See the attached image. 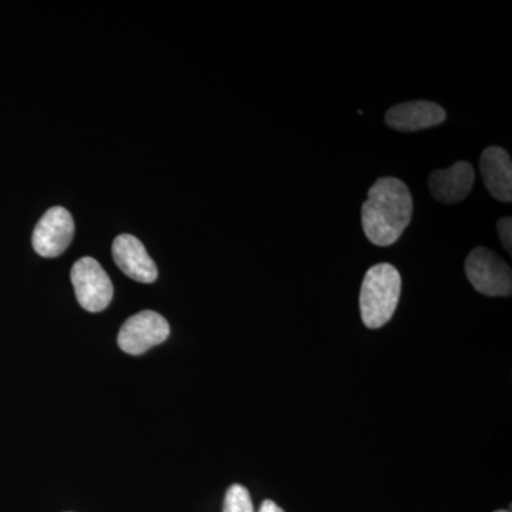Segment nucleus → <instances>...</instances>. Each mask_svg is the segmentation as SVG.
Here are the masks:
<instances>
[{
	"mask_svg": "<svg viewBox=\"0 0 512 512\" xmlns=\"http://www.w3.org/2000/svg\"><path fill=\"white\" fill-rule=\"evenodd\" d=\"M476 174L466 161L451 165L447 170H437L430 175L431 194L443 204H457L470 194Z\"/></svg>",
	"mask_w": 512,
	"mask_h": 512,
	"instance_id": "obj_9",
	"label": "nucleus"
},
{
	"mask_svg": "<svg viewBox=\"0 0 512 512\" xmlns=\"http://www.w3.org/2000/svg\"><path fill=\"white\" fill-rule=\"evenodd\" d=\"M222 512H255L251 495L244 485L234 484L228 488Z\"/></svg>",
	"mask_w": 512,
	"mask_h": 512,
	"instance_id": "obj_11",
	"label": "nucleus"
},
{
	"mask_svg": "<svg viewBox=\"0 0 512 512\" xmlns=\"http://www.w3.org/2000/svg\"><path fill=\"white\" fill-rule=\"evenodd\" d=\"M77 301L87 312L104 311L113 299L114 288L103 266L94 258L84 256L70 272Z\"/></svg>",
	"mask_w": 512,
	"mask_h": 512,
	"instance_id": "obj_3",
	"label": "nucleus"
},
{
	"mask_svg": "<svg viewBox=\"0 0 512 512\" xmlns=\"http://www.w3.org/2000/svg\"><path fill=\"white\" fill-rule=\"evenodd\" d=\"M170 336V325L160 313L138 312L121 326L117 342L128 355H143L147 350L165 342Z\"/></svg>",
	"mask_w": 512,
	"mask_h": 512,
	"instance_id": "obj_5",
	"label": "nucleus"
},
{
	"mask_svg": "<svg viewBox=\"0 0 512 512\" xmlns=\"http://www.w3.org/2000/svg\"><path fill=\"white\" fill-rule=\"evenodd\" d=\"M113 258L123 274L141 284H153L158 276L156 262L148 255L140 239L123 234L114 239Z\"/></svg>",
	"mask_w": 512,
	"mask_h": 512,
	"instance_id": "obj_7",
	"label": "nucleus"
},
{
	"mask_svg": "<svg viewBox=\"0 0 512 512\" xmlns=\"http://www.w3.org/2000/svg\"><path fill=\"white\" fill-rule=\"evenodd\" d=\"M498 234H500L501 242L505 249L511 254V245H512V220L510 217L501 218L497 224Z\"/></svg>",
	"mask_w": 512,
	"mask_h": 512,
	"instance_id": "obj_12",
	"label": "nucleus"
},
{
	"mask_svg": "<svg viewBox=\"0 0 512 512\" xmlns=\"http://www.w3.org/2000/svg\"><path fill=\"white\" fill-rule=\"evenodd\" d=\"M495 512H510V511L498 510V511H495Z\"/></svg>",
	"mask_w": 512,
	"mask_h": 512,
	"instance_id": "obj_14",
	"label": "nucleus"
},
{
	"mask_svg": "<svg viewBox=\"0 0 512 512\" xmlns=\"http://www.w3.org/2000/svg\"><path fill=\"white\" fill-rule=\"evenodd\" d=\"M485 187L495 200L512 201V163L510 154L501 147H488L480 160Z\"/></svg>",
	"mask_w": 512,
	"mask_h": 512,
	"instance_id": "obj_10",
	"label": "nucleus"
},
{
	"mask_svg": "<svg viewBox=\"0 0 512 512\" xmlns=\"http://www.w3.org/2000/svg\"><path fill=\"white\" fill-rule=\"evenodd\" d=\"M400 293L402 276L393 265H375L366 272L360 291V313L366 328H382L392 319Z\"/></svg>",
	"mask_w": 512,
	"mask_h": 512,
	"instance_id": "obj_2",
	"label": "nucleus"
},
{
	"mask_svg": "<svg viewBox=\"0 0 512 512\" xmlns=\"http://www.w3.org/2000/svg\"><path fill=\"white\" fill-rule=\"evenodd\" d=\"M74 221L63 207H53L37 222L33 231V249L43 258H56L72 244Z\"/></svg>",
	"mask_w": 512,
	"mask_h": 512,
	"instance_id": "obj_6",
	"label": "nucleus"
},
{
	"mask_svg": "<svg viewBox=\"0 0 512 512\" xmlns=\"http://www.w3.org/2000/svg\"><path fill=\"white\" fill-rule=\"evenodd\" d=\"M259 512H285L279 507L278 504H275L272 500H265L262 503L261 508H259Z\"/></svg>",
	"mask_w": 512,
	"mask_h": 512,
	"instance_id": "obj_13",
	"label": "nucleus"
},
{
	"mask_svg": "<svg viewBox=\"0 0 512 512\" xmlns=\"http://www.w3.org/2000/svg\"><path fill=\"white\" fill-rule=\"evenodd\" d=\"M446 111L431 101H410L387 111L386 123L393 130L412 133L439 126L446 121Z\"/></svg>",
	"mask_w": 512,
	"mask_h": 512,
	"instance_id": "obj_8",
	"label": "nucleus"
},
{
	"mask_svg": "<svg viewBox=\"0 0 512 512\" xmlns=\"http://www.w3.org/2000/svg\"><path fill=\"white\" fill-rule=\"evenodd\" d=\"M466 274L470 284L485 296L511 295V268L490 249L480 247L470 252Z\"/></svg>",
	"mask_w": 512,
	"mask_h": 512,
	"instance_id": "obj_4",
	"label": "nucleus"
},
{
	"mask_svg": "<svg viewBox=\"0 0 512 512\" xmlns=\"http://www.w3.org/2000/svg\"><path fill=\"white\" fill-rule=\"evenodd\" d=\"M413 215V197L397 178L377 180L362 207V224L367 239L377 247H389L409 227Z\"/></svg>",
	"mask_w": 512,
	"mask_h": 512,
	"instance_id": "obj_1",
	"label": "nucleus"
}]
</instances>
